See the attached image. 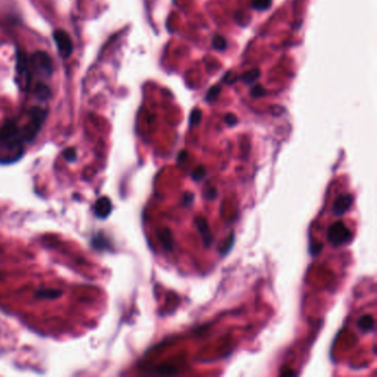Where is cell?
Returning a JSON list of instances; mask_svg holds the SVG:
<instances>
[{
    "label": "cell",
    "mask_w": 377,
    "mask_h": 377,
    "mask_svg": "<svg viewBox=\"0 0 377 377\" xmlns=\"http://www.w3.org/2000/svg\"><path fill=\"white\" fill-rule=\"evenodd\" d=\"M47 110L34 106L27 112L26 120H8L0 127V164H12L23 157L25 145L39 134L47 119Z\"/></svg>",
    "instance_id": "obj_1"
},
{
    "label": "cell",
    "mask_w": 377,
    "mask_h": 377,
    "mask_svg": "<svg viewBox=\"0 0 377 377\" xmlns=\"http://www.w3.org/2000/svg\"><path fill=\"white\" fill-rule=\"evenodd\" d=\"M29 62L33 76L35 73H37V76L45 79H48L52 76V60L47 52L38 51L34 53V55L29 58Z\"/></svg>",
    "instance_id": "obj_2"
},
{
    "label": "cell",
    "mask_w": 377,
    "mask_h": 377,
    "mask_svg": "<svg viewBox=\"0 0 377 377\" xmlns=\"http://www.w3.org/2000/svg\"><path fill=\"white\" fill-rule=\"evenodd\" d=\"M16 71H17V80L19 88L23 91H28L33 81V72H31L29 58L24 52L18 51L16 58Z\"/></svg>",
    "instance_id": "obj_3"
},
{
    "label": "cell",
    "mask_w": 377,
    "mask_h": 377,
    "mask_svg": "<svg viewBox=\"0 0 377 377\" xmlns=\"http://www.w3.org/2000/svg\"><path fill=\"white\" fill-rule=\"evenodd\" d=\"M352 238L351 231L348 230V228L345 226L343 221H336L328 228L327 231V239L332 245L338 246L343 245L349 241V239Z\"/></svg>",
    "instance_id": "obj_4"
},
{
    "label": "cell",
    "mask_w": 377,
    "mask_h": 377,
    "mask_svg": "<svg viewBox=\"0 0 377 377\" xmlns=\"http://www.w3.org/2000/svg\"><path fill=\"white\" fill-rule=\"evenodd\" d=\"M53 40H55L58 52L62 59H68L73 52V44L71 37L65 30L58 29L53 33Z\"/></svg>",
    "instance_id": "obj_5"
},
{
    "label": "cell",
    "mask_w": 377,
    "mask_h": 377,
    "mask_svg": "<svg viewBox=\"0 0 377 377\" xmlns=\"http://www.w3.org/2000/svg\"><path fill=\"white\" fill-rule=\"evenodd\" d=\"M353 204V196L351 194H344L338 196L332 206V211L335 216H342L348 210Z\"/></svg>",
    "instance_id": "obj_6"
},
{
    "label": "cell",
    "mask_w": 377,
    "mask_h": 377,
    "mask_svg": "<svg viewBox=\"0 0 377 377\" xmlns=\"http://www.w3.org/2000/svg\"><path fill=\"white\" fill-rule=\"evenodd\" d=\"M112 211V203L108 197H101L98 199L94 206V212L99 218L104 219Z\"/></svg>",
    "instance_id": "obj_7"
},
{
    "label": "cell",
    "mask_w": 377,
    "mask_h": 377,
    "mask_svg": "<svg viewBox=\"0 0 377 377\" xmlns=\"http://www.w3.org/2000/svg\"><path fill=\"white\" fill-rule=\"evenodd\" d=\"M196 225H197V228L200 232L201 238H203V240L205 242V245L210 246L212 243V236L209 229L208 222H207L205 218H200V217H198V218L196 219Z\"/></svg>",
    "instance_id": "obj_8"
},
{
    "label": "cell",
    "mask_w": 377,
    "mask_h": 377,
    "mask_svg": "<svg viewBox=\"0 0 377 377\" xmlns=\"http://www.w3.org/2000/svg\"><path fill=\"white\" fill-rule=\"evenodd\" d=\"M157 236L159 241H161L163 248L167 251H171L173 249V236L172 231L168 228H163V229L157 231Z\"/></svg>",
    "instance_id": "obj_9"
},
{
    "label": "cell",
    "mask_w": 377,
    "mask_h": 377,
    "mask_svg": "<svg viewBox=\"0 0 377 377\" xmlns=\"http://www.w3.org/2000/svg\"><path fill=\"white\" fill-rule=\"evenodd\" d=\"M35 95L37 99H39L41 101H46L50 99L51 91L47 84L39 82V83H37V86L35 88Z\"/></svg>",
    "instance_id": "obj_10"
},
{
    "label": "cell",
    "mask_w": 377,
    "mask_h": 377,
    "mask_svg": "<svg viewBox=\"0 0 377 377\" xmlns=\"http://www.w3.org/2000/svg\"><path fill=\"white\" fill-rule=\"evenodd\" d=\"M374 318L369 314H365L359 318L357 322V326L364 332H370L374 330Z\"/></svg>",
    "instance_id": "obj_11"
},
{
    "label": "cell",
    "mask_w": 377,
    "mask_h": 377,
    "mask_svg": "<svg viewBox=\"0 0 377 377\" xmlns=\"http://www.w3.org/2000/svg\"><path fill=\"white\" fill-rule=\"evenodd\" d=\"M61 295V291L55 289H42L37 292L36 296L40 300H55Z\"/></svg>",
    "instance_id": "obj_12"
},
{
    "label": "cell",
    "mask_w": 377,
    "mask_h": 377,
    "mask_svg": "<svg viewBox=\"0 0 377 377\" xmlns=\"http://www.w3.org/2000/svg\"><path fill=\"white\" fill-rule=\"evenodd\" d=\"M261 76V72H260L259 69H252V70H249L245 74L241 76V80L243 82H246L248 84L253 83L256 80H258Z\"/></svg>",
    "instance_id": "obj_13"
},
{
    "label": "cell",
    "mask_w": 377,
    "mask_h": 377,
    "mask_svg": "<svg viewBox=\"0 0 377 377\" xmlns=\"http://www.w3.org/2000/svg\"><path fill=\"white\" fill-rule=\"evenodd\" d=\"M211 44H212V46H214L215 49H217V50H225L227 48L226 39L224 38V37H221L219 35L214 36V38H212V40H211Z\"/></svg>",
    "instance_id": "obj_14"
},
{
    "label": "cell",
    "mask_w": 377,
    "mask_h": 377,
    "mask_svg": "<svg viewBox=\"0 0 377 377\" xmlns=\"http://www.w3.org/2000/svg\"><path fill=\"white\" fill-rule=\"evenodd\" d=\"M219 94H220V87L218 86L211 87L206 94V101L207 102H214V101L218 98Z\"/></svg>",
    "instance_id": "obj_15"
},
{
    "label": "cell",
    "mask_w": 377,
    "mask_h": 377,
    "mask_svg": "<svg viewBox=\"0 0 377 377\" xmlns=\"http://www.w3.org/2000/svg\"><path fill=\"white\" fill-rule=\"evenodd\" d=\"M271 6V0H252V7L257 10H265Z\"/></svg>",
    "instance_id": "obj_16"
},
{
    "label": "cell",
    "mask_w": 377,
    "mask_h": 377,
    "mask_svg": "<svg viewBox=\"0 0 377 377\" xmlns=\"http://www.w3.org/2000/svg\"><path fill=\"white\" fill-rule=\"evenodd\" d=\"M157 371L159 374L162 375H173V374H176L177 370L176 368L174 367V366H171V365H162L159 366V367H157Z\"/></svg>",
    "instance_id": "obj_17"
},
{
    "label": "cell",
    "mask_w": 377,
    "mask_h": 377,
    "mask_svg": "<svg viewBox=\"0 0 377 377\" xmlns=\"http://www.w3.org/2000/svg\"><path fill=\"white\" fill-rule=\"evenodd\" d=\"M200 120H201V112H200L199 110H197V109L194 110L193 112L190 113V118H189L190 125H193V126L197 125L199 123V122H200Z\"/></svg>",
    "instance_id": "obj_18"
},
{
    "label": "cell",
    "mask_w": 377,
    "mask_h": 377,
    "mask_svg": "<svg viewBox=\"0 0 377 377\" xmlns=\"http://www.w3.org/2000/svg\"><path fill=\"white\" fill-rule=\"evenodd\" d=\"M63 156L67 159L68 162H74L77 159V151L76 148L70 147L67 148V150L63 152Z\"/></svg>",
    "instance_id": "obj_19"
},
{
    "label": "cell",
    "mask_w": 377,
    "mask_h": 377,
    "mask_svg": "<svg viewBox=\"0 0 377 377\" xmlns=\"http://www.w3.org/2000/svg\"><path fill=\"white\" fill-rule=\"evenodd\" d=\"M264 94H265L264 89L262 88V86H260V84H257V86H254L252 88V90H251V92H250L251 98H254V99L262 97V95H264Z\"/></svg>",
    "instance_id": "obj_20"
},
{
    "label": "cell",
    "mask_w": 377,
    "mask_h": 377,
    "mask_svg": "<svg viewBox=\"0 0 377 377\" xmlns=\"http://www.w3.org/2000/svg\"><path fill=\"white\" fill-rule=\"evenodd\" d=\"M205 175H206V169H205V167L200 166V167H198V168L196 169V171L193 173V178H194L195 180H200L201 178H204V177H205Z\"/></svg>",
    "instance_id": "obj_21"
},
{
    "label": "cell",
    "mask_w": 377,
    "mask_h": 377,
    "mask_svg": "<svg viewBox=\"0 0 377 377\" xmlns=\"http://www.w3.org/2000/svg\"><path fill=\"white\" fill-rule=\"evenodd\" d=\"M225 121H226V123L228 125L232 126V125H235L237 123V118L233 114H227L226 118H225Z\"/></svg>",
    "instance_id": "obj_22"
},
{
    "label": "cell",
    "mask_w": 377,
    "mask_h": 377,
    "mask_svg": "<svg viewBox=\"0 0 377 377\" xmlns=\"http://www.w3.org/2000/svg\"><path fill=\"white\" fill-rule=\"evenodd\" d=\"M207 194H208V195H207V196H206V197H207V198H209V199H214V198H216V197H217V194H218V193H217L216 188H211L210 190H208V192H207Z\"/></svg>",
    "instance_id": "obj_23"
},
{
    "label": "cell",
    "mask_w": 377,
    "mask_h": 377,
    "mask_svg": "<svg viewBox=\"0 0 377 377\" xmlns=\"http://www.w3.org/2000/svg\"><path fill=\"white\" fill-rule=\"evenodd\" d=\"M281 375H294V373H292V371H283V373H281Z\"/></svg>",
    "instance_id": "obj_24"
}]
</instances>
